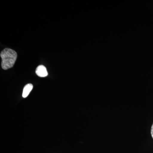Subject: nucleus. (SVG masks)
Returning <instances> with one entry per match:
<instances>
[{"label": "nucleus", "mask_w": 153, "mask_h": 153, "mask_svg": "<svg viewBox=\"0 0 153 153\" xmlns=\"http://www.w3.org/2000/svg\"><path fill=\"white\" fill-rule=\"evenodd\" d=\"M0 56L2 59V68L7 70L13 66L16 60L17 54L13 49L6 48L1 52Z\"/></svg>", "instance_id": "f257e3e1"}, {"label": "nucleus", "mask_w": 153, "mask_h": 153, "mask_svg": "<svg viewBox=\"0 0 153 153\" xmlns=\"http://www.w3.org/2000/svg\"><path fill=\"white\" fill-rule=\"evenodd\" d=\"M36 74L40 77H45L48 75L47 68L43 65H40L36 68Z\"/></svg>", "instance_id": "f03ea898"}, {"label": "nucleus", "mask_w": 153, "mask_h": 153, "mask_svg": "<svg viewBox=\"0 0 153 153\" xmlns=\"http://www.w3.org/2000/svg\"><path fill=\"white\" fill-rule=\"evenodd\" d=\"M33 88V85L31 83H29L25 85L23 90L22 96L24 98H26L30 94V92Z\"/></svg>", "instance_id": "7ed1b4c3"}, {"label": "nucleus", "mask_w": 153, "mask_h": 153, "mask_svg": "<svg viewBox=\"0 0 153 153\" xmlns=\"http://www.w3.org/2000/svg\"><path fill=\"white\" fill-rule=\"evenodd\" d=\"M151 133L152 137L153 139V123L152 125V128H151Z\"/></svg>", "instance_id": "20e7f679"}]
</instances>
